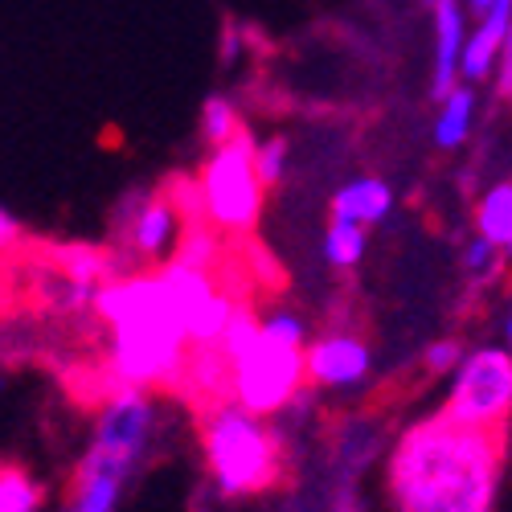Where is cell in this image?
Here are the masks:
<instances>
[{
	"instance_id": "1",
	"label": "cell",
	"mask_w": 512,
	"mask_h": 512,
	"mask_svg": "<svg viewBox=\"0 0 512 512\" xmlns=\"http://www.w3.org/2000/svg\"><path fill=\"white\" fill-rule=\"evenodd\" d=\"M504 439L451 414L410 422L386 455L390 512H496L504 484Z\"/></svg>"
},
{
	"instance_id": "2",
	"label": "cell",
	"mask_w": 512,
	"mask_h": 512,
	"mask_svg": "<svg viewBox=\"0 0 512 512\" xmlns=\"http://www.w3.org/2000/svg\"><path fill=\"white\" fill-rule=\"evenodd\" d=\"M99 320L111 328V349L107 369L115 390L136 386V390H160L173 386L189 369V336L177 316V304L168 295V283L160 271H136L119 275L95 291Z\"/></svg>"
},
{
	"instance_id": "3",
	"label": "cell",
	"mask_w": 512,
	"mask_h": 512,
	"mask_svg": "<svg viewBox=\"0 0 512 512\" xmlns=\"http://www.w3.org/2000/svg\"><path fill=\"white\" fill-rule=\"evenodd\" d=\"M205 472L226 500H246L267 492L283 472V439L271 418L238 406L234 398L213 402L201 418Z\"/></svg>"
},
{
	"instance_id": "4",
	"label": "cell",
	"mask_w": 512,
	"mask_h": 512,
	"mask_svg": "<svg viewBox=\"0 0 512 512\" xmlns=\"http://www.w3.org/2000/svg\"><path fill=\"white\" fill-rule=\"evenodd\" d=\"M254 136L242 132L226 144H218L209 152L201 177H197V218H205L213 230L222 234H250L263 218V177H259V164H254Z\"/></svg>"
},
{
	"instance_id": "5",
	"label": "cell",
	"mask_w": 512,
	"mask_h": 512,
	"mask_svg": "<svg viewBox=\"0 0 512 512\" xmlns=\"http://www.w3.org/2000/svg\"><path fill=\"white\" fill-rule=\"evenodd\" d=\"M304 349L308 345H287V340L267 336L259 324V332L246 340V349L226 361L230 398L254 414H263V418L287 414L304 398V386H308Z\"/></svg>"
},
{
	"instance_id": "6",
	"label": "cell",
	"mask_w": 512,
	"mask_h": 512,
	"mask_svg": "<svg viewBox=\"0 0 512 512\" xmlns=\"http://www.w3.org/2000/svg\"><path fill=\"white\" fill-rule=\"evenodd\" d=\"M443 414L488 435L512 431V353L504 345L472 349L451 373Z\"/></svg>"
},
{
	"instance_id": "7",
	"label": "cell",
	"mask_w": 512,
	"mask_h": 512,
	"mask_svg": "<svg viewBox=\"0 0 512 512\" xmlns=\"http://www.w3.org/2000/svg\"><path fill=\"white\" fill-rule=\"evenodd\" d=\"M185 201L168 193H136L119 209V238L127 259L136 263H160L177 250V238L185 230Z\"/></svg>"
},
{
	"instance_id": "8",
	"label": "cell",
	"mask_w": 512,
	"mask_h": 512,
	"mask_svg": "<svg viewBox=\"0 0 512 512\" xmlns=\"http://www.w3.org/2000/svg\"><path fill=\"white\" fill-rule=\"evenodd\" d=\"M152 426H156V406L148 398V390H136V386H119L103 410H99V422H95V439L91 447L123 459L140 467L144 451H148V439H152Z\"/></svg>"
},
{
	"instance_id": "9",
	"label": "cell",
	"mask_w": 512,
	"mask_h": 512,
	"mask_svg": "<svg viewBox=\"0 0 512 512\" xmlns=\"http://www.w3.org/2000/svg\"><path fill=\"white\" fill-rule=\"evenodd\" d=\"M308 361V381L316 390H361L369 373H373V349L357 332H324L316 340H308L304 349Z\"/></svg>"
},
{
	"instance_id": "10",
	"label": "cell",
	"mask_w": 512,
	"mask_h": 512,
	"mask_svg": "<svg viewBox=\"0 0 512 512\" xmlns=\"http://www.w3.org/2000/svg\"><path fill=\"white\" fill-rule=\"evenodd\" d=\"M132 472H136L132 463H123L99 447H87V455L78 463V476H74V500L66 512H115Z\"/></svg>"
},
{
	"instance_id": "11",
	"label": "cell",
	"mask_w": 512,
	"mask_h": 512,
	"mask_svg": "<svg viewBox=\"0 0 512 512\" xmlns=\"http://www.w3.org/2000/svg\"><path fill=\"white\" fill-rule=\"evenodd\" d=\"M463 46H467V5L443 0L435 9V82H431L435 99H447L455 91Z\"/></svg>"
},
{
	"instance_id": "12",
	"label": "cell",
	"mask_w": 512,
	"mask_h": 512,
	"mask_svg": "<svg viewBox=\"0 0 512 512\" xmlns=\"http://www.w3.org/2000/svg\"><path fill=\"white\" fill-rule=\"evenodd\" d=\"M332 222H353V226H377L390 218L394 189L381 177H353L332 193Z\"/></svg>"
},
{
	"instance_id": "13",
	"label": "cell",
	"mask_w": 512,
	"mask_h": 512,
	"mask_svg": "<svg viewBox=\"0 0 512 512\" xmlns=\"http://www.w3.org/2000/svg\"><path fill=\"white\" fill-rule=\"evenodd\" d=\"M508 25H512V0H496L492 13L480 17L476 33L467 37L463 46V62H459V74L467 82H480L496 70V58L504 54V37H508Z\"/></svg>"
},
{
	"instance_id": "14",
	"label": "cell",
	"mask_w": 512,
	"mask_h": 512,
	"mask_svg": "<svg viewBox=\"0 0 512 512\" xmlns=\"http://www.w3.org/2000/svg\"><path fill=\"white\" fill-rule=\"evenodd\" d=\"M476 230L504 259H512V181H496L476 205Z\"/></svg>"
},
{
	"instance_id": "15",
	"label": "cell",
	"mask_w": 512,
	"mask_h": 512,
	"mask_svg": "<svg viewBox=\"0 0 512 512\" xmlns=\"http://www.w3.org/2000/svg\"><path fill=\"white\" fill-rule=\"evenodd\" d=\"M222 254H226L222 230H213L205 218H189L168 263H185V267H197V271H218Z\"/></svg>"
},
{
	"instance_id": "16",
	"label": "cell",
	"mask_w": 512,
	"mask_h": 512,
	"mask_svg": "<svg viewBox=\"0 0 512 512\" xmlns=\"http://www.w3.org/2000/svg\"><path fill=\"white\" fill-rule=\"evenodd\" d=\"M472 119H476V95L472 87H455L443 107H439V119H435V144L443 152H455L467 136H472Z\"/></svg>"
},
{
	"instance_id": "17",
	"label": "cell",
	"mask_w": 512,
	"mask_h": 512,
	"mask_svg": "<svg viewBox=\"0 0 512 512\" xmlns=\"http://www.w3.org/2000/svg\"><path fill=\"white\" fill-rule=\"evenodd\" d=\"M365 226H353V222H328V234H324V259L336 267V271H353L361 259H365Z\"/></svg>"
},
{
	"instance_id": "18",
	"label": "cell",
	"mask_w": 512,
	"mask_h": 512,
	"mask_svg": "<svg viewBox=\"0 0 512 512\" xmlns=\"http://www.w3.org/2000/svg\"><path fill=\"white\" fill-rule=\"evenodd\" d=\"M242 127H246V123H242L238 107H234L226 95H209V99H205V107H201V136H205L209 148L234 140Z\"/></svg>"
},
{
	"instance_id": "19",
	"label": "cell",
	"mask_w": 512,
	"mask_h": 512,
	"mask_svg": "<svg viewBox=\"0 0 512 512\" xmlns=\"http://www.w3.org/2000/svg\"><path fill=\"white\" fill-rule=\"evenodd\" d=\"M41 484L21 467H0V512H41Z\"/></svg>"
},
{
	"instance_id": "20",
	"label": "cell",
	"mask_w": 512,
	"mask_h": 512,
	"mask_svg": "<svg viewBox=\"0 0 512 512\" xmlns=\"http://www.w3.org/2000/svg\"><path fill=\"white\" fill-rule=\"evenodd\" d=\"M263 332L275 340H287V345H308V320L291 308H275L263 316Z\"/></svg>"
},
{
	"instance_id": "21",
	"label": "cell",
	"mask_w": 512,
	"mask_h": 512,
	"mask_svg": "<svg viewBox=\"0 0 512 512\" xmlns=\"http://www.w3.org/2000/svg\"><path fill=\"white\" fill-rule=\"evenodd\" d=\"M463 357H467V349L455 336H447V340H435V345L422 353V369H426V377H451Z\"/></svg>"
},
{
	"instance_id": "22",
	"label": "cell",
	"mask_w": 512,
	"mask_h": 512,
	"mask_svg": "<svg viewBox=\"0 0 512 512\" xmlns=\"http://www.w3.org/2000/svg\"><path fill=\"white\" fill-rule=\"evenodd\" d=\"M287 152H291V148H287L283 136L259 144V152H254V164H259L263 185H279V181H283V173H287Z\"/></svg>"
},
{
	"instance_id": "23",
	"label": "cell",
	"mask_w": 512,
	"mask_h": 512,
	"mask_svg": "<svg viewBox=\"0 0 512 512\" xmlns=\"http://www.w3.org/2000/svg\"><path fill=\"white\" fill-rule=\"evenodd\" d=\"M496 254H500V250H496L488 238L476 234L472 242H467V250H463V267L472 271L476 279H488V275H496V267H500V263H496Z\"/></svg>"
},
{
	"instance_id": "24",
	"label": "cell",
	"mask_w": 512,
	"mask_h": 512,
	"mask_svg": "<svg viewBox=\"0 0 512 512\" xmlns=\"http://www.w3.org/2000/svg\"><path fill=\"white\" fill-rule=\"evenodd\" d=\"M17 242H21V222L13 218V213L0 209V259H5V254H9Z\"/></svg>"
},
{
	"instance_id": "25",
	"label": "cell",
	"mask_w": 512,
	"mask_h": 512,
	"mask_svg": "<svg viewBox=\"0 0 512 512\" xmlns=\"http://www.w3.org/2000/svg\"><path fill=\"white\" fill-rule=\"evenodd\" d=\"M504 66H500V78H496V91L500 99H512V25H508V37H504Z\"/></svg>"
},
{
	"instance_id": "26",
	"label": "cell",
	"mask_w": 512,
	"mask_h": 512,
	"mask_svg": "<svg viewBox=\"0 0 512 512\" xmlns=\"http://www.w3.org/2000/svg\"><path fill=\"white\" fill-rule=\"evenodd\" d=\"M492 5H496V0H467V9H472L476 17H488V13H492Z\"/></svg>"
},
{
	"instance_id": "27",
	"label": "cell",
	"mask_w": 512,
	"mask_h": 512,
	"mask_svg": "<svg viewBox=\"0 0 512 512\" xmlns=\"http://www.w3.org/2000/svg\"><path fill=\"white\" fill-rule=\"evenodd\" d=\"M504 349L512 353V308L504 312Z\"/></svg>"
},
{
	"instance_id": "28",
	"label": "cell",
	"mask_w": 512,
	"mask_h": 512,
	"mask_svg": "<svg viewBox=\"0 0 512 512\" xmlns=\"http://www.w3.org/2000/svg\"><path fill=\"white\" fill-rule=\"evenodd\" d=\"M504 459H508V472H512V431H508V439H504Z\"/></svg>"
},
{
	"instance_id": "29",
	"label": "cell",
	"mask_w": 512,
	"mask_h": 512,
	"mask_svg": "<svg viewBox=\"0 0 512 512\" xmlns=\"http://www.w3.org/2000/svg\"><path fill=\"white\" fill-rule=\"evenodd\" d=\"M422 5H431V9H439V5H443V0H422Z\"/></svg>"
}]
</instances>
